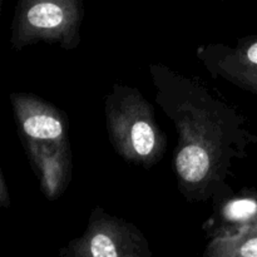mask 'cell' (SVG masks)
<instances>
[{
	"instance_id": "6da1fadb",
	"label": "cell",
	"mask_w": 257,
	"mask_h": 257,
	"mask_svg": "<svg viewBox=\"0 0 257 257\" xmlns=\"http://www.w3.org/2000/svg\"><path fill=\"white\" fill-rule=\"evenodd\" d=\"M211 162L207 151L197 145H188L178 152L176 170L178 176L187 183L201 182L207 177Z\"/></svg>"
},
{
	"instance_id": "7a4b0ae2",
	"label": "cell",
	"mask_w": 257,
	"mask_h": 257,
	"mask_svg": "<svg viewBox=\"0 0 257 257\" xmlns=\"http://www.w3.org/2000/svg\"><path fill=\"white\" fill-rule=\"evenodd\" d=\"M23 130L37 140H57L63 133V124L58 118L48 114L30 115L23 123Z\"/></svg>"
},
{
	"instance_id": "3957f363",
	"label": "cell",
	"mask_w": 257,
	"mask_h": 257,
	"mask_svg": "<svg viewBox=\"0 0 257 257\" xmlns=\"http://www.w3.org/2000/svg\"><path fill=\"white\" fill-rule=\"evenodd\" d=\"M156 132L152 124L146 120H137L133 123L130 131V141L135 152L141 157H148L156 148Z\"/></svg>"
},
{
	"instance_id": "277c9868",
	"label": "cell",
	"mask_w": 257,
	"mask_h": 257,
	"mask_svg": "<svg viewBox=\"0 0 257 257\" xmlns=\"http://www.w3.org/2000/svg\"><path fill=\"white\" fill-rule=\"evenodd\" d=\"M89 253L95 257H115L120 252L117 250L114 241L107 235H95L89 243Z\"/></svg>"
},
{
	"instance_id": "5b68a950",
	"label": "cell",
	"mask_w": 257,
	"mask_h": 257,
	"mask_svg": "<svg viewBox=\"0 0 257 257\" xmlns=\"http://www.w3.org/2000/svg\"><path fill=\"white\" fill-rule=\"evenodd\" d=\"M257 211V203L253 200H237L231 202L226 208V215L232 221H241L252 217Z\"/></svg>"
},
{
	"instance_id": "8992f818",
	"label": "cell",
	"mask_w": 257,
	"mask_h": 257,
	"mask_svg": "<svg viewBox=\"0 0 257 257\" xmlns=\"http://www.w3.org/2000/svg\"><path fill=\"white\" fill-rule=\"evenodd\" d=\"M231 247L232 251H230L227 255L257 257V228L243 237L236 238Z\"/></svg>"
},
{
	"instance_id": "52a82bcc",
	"label": "cell",
	"mask_w": 257,
	"mask_h": 257,
	"mask_svg": "<svg viewBox=\"0 0 257 257\" xmlns=\"http://www.w3.org/2000/svg\"><path fill=\"white\" fill-rule=\"evenodd\" d=\"M247 59L250 60L252 64L257 65V43L251 45L247 50Z\"/></svg>"
}]
</instances>
